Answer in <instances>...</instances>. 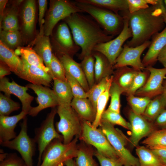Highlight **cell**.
<instances>
[{
	"instance_id": "1",
	"label": "cell",
	"mask_w": 166,
	"mask_h": 166,
	"mask_svg": "<svg viewBox=\"0 0 166 166\" xmlns=\"http://www.w3.org/2000/svg\"><path fill=\"white\" fill-rule=\"evenodd\" d=\"M128 17L132 32L131 39L126 44L131 47L140 45L163 30L166 23V8L164 1L132 14L128 10L121 11Z\"/></svg>"
},
{
	"instance_id": "2",
	"label": "cell",
	"mask_w": 166,
	"mask_h": 166,
	"mask_svg": "<svg viewBox=\"0 0 166 166\" xmlns=\"http://www.w3.org/2000/svg\"><path fill=\"white\" fill-rule=\"evenodd\" d=\"M81 13L72 14L64 20L71 30L74 42L81 49L79 58L82 60L92 54L96 45L114 36L108 34L94 19Z\"/></svg>"
},
{
	"instance_id": "3",
	"label": "cell",
	"mask_w": 166,
	"mask_h": 166,
	"mask_svg": "<svg viewBox=\"0 0 166 166\" xmlns=\"http://www.w3.org/2000/svg\"><path fill=\"white\" fill-rule=\"evenodd\" d=\"M75 2L83 12L89 14L108 34L114 36L118 35L122 30L124 19L120 14L77 0Z\"/></svg>"
},
{
	"instance_id": "4",
	"label": "cell",
	"mask_w": 166,
	"mask_h": 166,
	"mask_svg": "<svg viewBox=\"0 0 166 166\" xmlns=\"http://www.w3.org/2000/svg\"><path fill=\"white\" fill-rule=\"evenodd\" d=\"M99 126L124 166H140L138 159L126 148L129 139L121 130L103 119Z\"/></svg>"
},
{
	"instance_id": "5",
	"label": "cell",
	"mask_w": 166,
	"mask_h": 166,
	"mask_svg": "<svg viewBox=\"0 0 166 166\" xmlns=\"http://www.w3.org/2000/svg\"><path fill=\"white\" fill-rule=\"evenodd\" d=\"M78 137L76 136L67 144L60 139L53 140L44 151L42 157V162L39 166H58L68 159L76 157Z\"/></svg>"
},
{
	"instance_id": "6",
	"label": "cell",
	"mask_w": 166,
	"mask_h": 166,
	"mask_svg": "<svg viewBox=\"0 0 166 166\" xmlns=\"http://www.w3.org/2000/svg\"><path fill=\"white\" fill-rule=\"evenodd\" d=\"M57 113L60 120L56 123V130L61 134L63 143L68 144L74 136H80L82 131L81 120L71 106L58 105Z\"/></svg>"
},
{
	"instance_id": "7",
	"label": "cell",
	"mask_w": 166,
	"mask_h": 166,
	"mask_svg": "<svg viewBox=\"0 0 166 166\" xmlns=\"http://www.w3.org/2000/svg\"><path fill=\"white\" fill-rule=\"evenodd\" d=\"M83 12L75 2L67 0H52L43 27L44 35L49 36L52 34L54 28L61 20L71 14Z\"/></svg>"
},
{
	"instance_id": "8",
	"label": "cell",
	"mask_w": 166,
	"mask_h": 166,
	"mask_svg": "<svg viewBox=\"0 0 166 166\" xmlns=\"http://www.w3.org/2000/svg\"><path fill=\"white\" fill-rule=\"evenodd\" d=\"M81 121L82 131L79 137L85 143L94 147L102 155L112 159L119 158L100 128H94L89 122Z\"/></svg>"
},
{
	"instance_id": "9",
	"label": "cell",
	"mask_w": 166,
	"mask_h": 166,
	"mask_svg": "<svg viewBox=\"0 0 166 166\" xmlns=\"http://www.w3.org/2000/svg\"><path fill=\"white\" fill-rule=\"evenodd\" d=\"M27 121L26 117L20 124L19 134L14 139L0 144L3 147L18 151L27 166H33L32 157L35 153L36 143L34 138H30L27 134Z\"/></svg>"
},
{
	"instance_id": "10",
	"label": "cell",
	"mask_w": 166,
	"mask_h": 166,
	"mask_svg": "<svg viewBox=\"0 0 166 166\" xmlns=\"http://www.w3.org/2000/svg\"><path fill=\"white\" fill-rule=\"evenodd\" d=\"M57 113V109L52 108L40 126L35 130L34 139L37 144L39 152L37 166L41 164L42 154L45 149L53 140L58 139L63 141L62 136L56 130L54 125V119Z\"/></svg>"
},
{
	"instance_id": "11",
	"label": "cell",
	"mask_w": 166,
	"mask_h": 166,
	"mask_svg": "<svg viewBox=\"0 0 166 166\" xmlns=\"http://www.w3.org/2000/svg\"><path fill=\"white\" fill-rule=\"evenodd\" d=\"M123 14L121 16L124 19V26L121 33L116 38L97 45L93 50V51L100 52L105 56L113 66L123 49L124 43L128 39L132 37L128 17L125 14Z\"/></svg>"
},
{
	"instance_id": "12",
	"label": "cell",
	"mask_w": 166,
	"mask_h": 166,
	"mask_svg": "<svg viewBox=\"0 0 166 166\" xmlns=\"http://www.w3.org/2000/svg\"><path fill=\"white\" fill-rule=\"evenodd\" d=\"M36 1L25 0L19 7V30L23 42L27 43L32 39L35 34L36 14Z\"/></svg>"
},
{
	"instance_id": "13",
	"label": "cell",
	"mask_w": 166,
	"mask_h": 166,
	"mask_svg": "<svg viewBox=\"0 0 166 166\" xmlns=\"http://www.w3.org/2000/svg\"><path fill=\"white\" fill-rule=\"evenodd\" d=\"M128 117L131 131L128 142L132 148L136 147L142 138L148 136L158 129L153 122L142 115L135 113L131 109L128 112Z\"/></svg>"
},
{
	"instance_id": "14",
	"label": "cell",
	"mask_w": 166,
	"mask_h": 166,
	"mask_svg": "<svg viewBox=\"0 0 166 166\" xmlns=\"http://www.w3.org/2000/svg\"><path fill=\"white\" fill-rule=\"evenodd\" d=\"M151 41L146 42L141 45L135 47H130L126 44L115 61L114 69L130 66L139 71L144 70L145 67L142 62L140 57L144 51L149 47Z\"/></svg>"
},
{
	"instance_id": "15",
	"label": "cell",
	"mask_w": 166,
	"mask_h": 166,
	"mask_svg": "<svg viewBox=\"0 0 166 166\" xmlns=\"http://www.w3.org/2000/svg\"><path fill=\"white\" fill-rule=\"evenodd\" d=\"M145 69L149 71V76L144 85L136 92L134 95L151 99L164 92L163 83L166 75V68L158 69L150 66Z\"/></svg>"
},
{
	"instance_id": "16",
	"label": "cell",
	"mask_w": 166,
	"mask_h": 166,
	"mask_svg": "<svg viewBox=\"0 0 166 166\" xmlns=\"http://www.w3.org/2000/svg\"><path fill=\"white\" fill-rule=\"evenodd\" d=\"M54 43L56 56L65 54L73 57L80 49L74 42L69 26L65 22L58 26Z\"/></svg>"
},
{
	"instance_id": "17",
	"label": "cell",
	"mask_w": 166,
	"mask_h": 166,
	"mask_svg": "<svg viewBox=\"0 0 166 166\" xmlns=\"http://www.w3.org/2000/svg\"><path fill=\"white\" fill-rule=\"evenodd\" d=\"M26 86L34 91L37 96L36 100L38 105L31 107L28 113L30 116H36L45 109L54 108L58 105L57 100L53 90L48 87L32 83L28 84Z\"/></svg>"
},
{
	"instance_id": "18",
	"label": "cell",
	"mask_w": 166,
	"mask_h": 166,
	"mask_svg": "<svg viewBox=\"0 0 166 166\" xmlns=\"http://www.w3.org/2000/svg\"><path fill=\"white\" fill-rule=\"evenodd\" d=\"M28 88L20 85L14 80L10 82L9 79L5 77L0 79V91L4 93V95L10 97L11 94L16 96L20 101L22 104V110L28 114L32 107L31 103L34 97L27 93Z\"/></svg>"
},
{
	"instance_id": "19",
	"label": "cell",
	"mask_w": 166,
	"mask_h": 166,
	"mask_svg": "<svg viewBox=\"0 0 166 166\" xmlns=\"http://www.w3.org/2000/svg\"><path fill=\"white\" fill-rule=\"evenodd\" d=\"M23 63V69L17 75L20 78L36 85L50 86L52 78L51 75L42 69L28 63L21 57Z\"/></svg>"
},
{
	"instance_id": "20",
	"label": "cell",
	"mask_w": 166,
	"mask_h": 166,
	"mask_svg": "<svg viewBox=\"0 0 166 166\" xmlns=\"http://www.w3.org/2000/svg\"><path fill=\"white\" fill-rule=\"evenodd\" d=\"M56 56L62 64L65 72L76 79L85 91L88 92L90 88L80 63L67 55L63 54Z\"/></svg>"
},
{
	"instance_id": "21",
	"label": "cell",
	"mask_w": 166,
	"mask_h": 166,
	"mask_svg": "<svg viewBox=\"0 0 166 166\" xmlns=\"http://www.w3.org/2000/svg\"><path fill=\"white\" fill-rule=\"evenodd\" d=\"M152 37L148 51L142 60L145 68L156 62L159 53L166 45V26Z\"/></svg>"
},
{
	"instance_id": "22",
	"label": "cell",
	"mask_w": 166,
	"mask_h": 166,
	"mask_svg": "<svg viewBox=\"0 0 166 166\" xmlns=\"http://www.w3.org/2000/svg\"><path fill=\"white\" fill-rule=\"evenodd\" d=\"M27 114L22 110L19 114L11 116L0 115V143L12 140L17 136L14 131L17 124Z\"/></svg>"
},
{
	"instance_id": "23",
	"label": "cell",
	"mask_w": 166,
	"mask_h": 166,
	"mask_svg": "<svg viewBox=\"0 0 166 166\" xmlns=\"http://www.w3.org/2000/svg\"><path fill=\"white\" fill-rule=\"evenodd\" d=\"M24 0H15L6 7L3 17L0 20V31H13L19 30L18 12Z\"/></svg>"
},
{
	"instance_id": "24",
	"label": "cell",
	"mask_w": 166,
	"mask_h": 166,
	"mask_svg": "<svg viewBox=\"0 0 166 166\" xmlns=\"http://www.w3.org/2000/svg\"><path fill=\"white\" fill-rule=\"evenodd\" d=\"M32 44L34 45L33 49L42 58L46 67L49 69L53 53L49 36L44 35L43 31H40Z\"/></svg>"
},
{
	"instance_id": "25",
	"label": "cell",
	"mask_w": 166,
	"mask_h": 166,
	"mask_svg": "<svg viewBox=\"0 0 166 166\" xmlns=\"http://www.w3.org/2000/svg\"><path fill=\"white\" fill-rule=\"evenodd\" d=\"M71 106L81 120L91 123L94 121L96 111L91 102L87 98L73 97Z\"/></svg>"
},
{
	"instance_id": "26",
	"label": "cell",
	"mask_w": 166,
	"mask_h": 166,
	"mask_svg": "<svg viewBox=\"0 0 166 166\" xmlns=\"http://www.w3.org/2000/svg\"><path fill=\"white\" fill-rule=\"evenodd\" d=\"M0 59L9 68L10 71L17 76L22 70V60L15 51L6 46L0 41Z\"/></svg>"
},
{
	"instance_id": "27",
	"label": "cell",
	"mask_w": 166,
	"mask_h": 166,
	"mask_svg": "<svg viewBox=\"0 0 166 166\" xmlns=\"http://www.w3.org/2000/svg\"><path fill=\"white\" fill-rule=\"evenodd\" d=\"M92 55L95 58L94 74L95 84L107 77L112 75L114 73L113 65L106 57L98 52L93 51Z\"/></svg>"
},
{
	"instance_id": "28",
	"label": "cell",
	"mask_w": 166,
	"mask_h": 166,
	"mask_svg": "<svg viewBox=\"0 0 166 166\" xmlns=\"http://www.w3.org/2000/svg\"><path fill=\"white\" fill-rule=\"evenodd\" d=\"M116 69L113 75V81L124 90V93L131 86L136 76L140 71L128 66Z\"/></svg>"
},
{
	"instance_id": "29",
	"label": "cell",
	"mask_w": 166,
	"mask_h": 166,
	"mask_svg": "<svg viewBox=\"0 0 166 166\" xmlns=\"http://www.w3.org/2000/svg\"><path fill=\"white\" fill-rule=\"evenodd\" d=\"M53 91L57 97L58 105L65 107L71 106L73 98L70 85L67 81L54 79Z\"/></svg>"
},
{
	"instance_id": "30",
	"label": "cell",
	"mask_w": 166,
	"mask_h": 166,
	"mask_svg": "<svg viewBox=\"0 0 166 166\" xmlns=\"http://www.w3.org/2000/svg\"><path fill=\"white\" fill-rule=\"evenodd\" d=\"M148 105L143 116L154 122L159 115L166 109V99L163 93L155 97Z\"/></svg>"
},
{
	"instance_id": "31",
	"label": "cell",
	"mask_w": 166,
	"mask_h": 166,
	"mask_svg": "<svg viewBox=\"0 0 166 166\" xmlns=\"http://www.w3.org/2000/svg\"><path fill=\"white\" fill-rule=\"evenodd\" d=\"M111 11L119 14V11L128 10L127 0H77Z\"/></svg>"
},
{
	"instance_id": "32",
	"label": "cell",
	"mask_w": 166,
	"mask_h": 166,
	"mask_svg": "<svg viewBox=\"0 0 166 166\" xmlns=\"http://www.w3.org/2000/svg\"><path fill=\"white\" fill-rule=\"evenodd\" d=\"M29 64L40 68L50 74L49 70L45 66L43 60L34 49L30 46L19 47L15 51Z\"/></svg>"
},
{
	"instance_id": "33",
	"label": "cell",
	"mask_w": 166,
	"mask_h": 166,
	"mask_svg": "<svg viewBox=\"0 0 166 166\" xmlns=\"http://www.w3.org/2000/svg\"><path fill=\"white\" fill-rule=\"evenodd\" d=\"M136 151L139 158L140 166H163L156 156L150 148L138 145L136 147Z\"/></svg>"
},
{
	"instance_id": "34",
	"label": "cell",
	"mask_w": 166,
	"mask_h": 166,
	"mask_svg": "<svg viewBox=\"0 0 166 166\" xmlns=\"http://www.w3.org/2000/svg\"><path fill=\"white\" fill-rule=\"evenodd\" d=\"M113 75L107 77L95 85L86 92L87 98L90 101L96 111L97 100L99 97L110 86L113 80Z\"/></svg>"
},
{
	"instance_id": "35",
	"label": "cell",
	"mask_w": 166,
	"mask_h": 166,
	"mask_svg": "<svg viewBox=\"0 0 166 166\" xmlns=\"http://www.w3.org/2000/svg\"><path fill=\"white\" fill-rule=\"evenodd\" d=\"M0 41L9 48L16 49L21 46L23 40L19 30L13 31H0Z\"/></svg>"
},
{
	"instance_id": "36",
	"label": "cell",
	"mask_w": 166,
	"mask_h": 166,
	"mask_svg": "<svg viewBox=\"0 0 166 166\" xmlns=\"http://www.w3.org/2000/svg\"><path fill=\"white\" fill-rule=\"evenodd\" d=\"M124 90L116 83L112 81L109 90L110 102L107 109L114 112L120 113V96L124 93Z\"/></svg>"
},
{
	"instance_id": "37",
	"label": "cell",
	"mask_w": 166,
	"mask_h": 166,
	"mask_svg": "<svg viewBox=\"0 0 166 166\" xmlns=\"http://www.w3.org/2000/svg\"><path fill=\"white\" fill-rule=\"evenodd\" d=\"M95 58L92 54L84 57L80 63L90 89L95 84Z\"/></svg>"
},
{
	"instance_id": "38",
	"label": "cell",
	"mask_w": 166,
	"mask_h": 166,
	"mask_svg": "<svg viewBox=\"0 0 166 166\" xmlns=\"http://www.w3.org/2000/svg\"><path fill=\"white\" fill-rule=\"evenodd\" d=\"M141 143L149 148L156 146L166 147V128L154 131Z\"/></svg>"
},
{
	"instance_id": "39",
	"label": "cell",
	"mask_w": 166,
	"mask_h": 166,
	"mask_svg": "<svg viewBox=\"0 0 166 166\" xmlns=\"http://www.w3.org/2000/svg\"><path fill=\"white\" fill-rule=\"evenodd\" d=\"M127 100L131 109L135 113L143 115L151 99L147 97H139L134 95L127 96Z\"/></svg>"
},
{
	"instance_id": "40",
	"label": "cell",
	"mask_w": 166,
	"mask_h": 166,
	"mask_svg": "<svg viewBox=\"0 0 166 166\" xmlns=\"http://www.w3.org/2000/svg\"><path fill=\"white\" fill-rule=\"evenodd\" d=\"M93 153L85 147L77 148L75 162L76 166H98Z\"/></svg>"
},
{
	"instance_id": "41",
	"label": "cell",
	"mask_w": 166,
	"mask_h": 166,
	"mask_svg": "<svg viewBox=\"0 0 166 166\" xmlns=\"http://www.w3.org/2000/svg\"><path fill=\"white\" fill-rule=\"evenodd\" d=\"M20 108V104L10 97L1 93H0V115L9 116L12 112Z\"/></svg>"
},
{
	"instance_id": "42",
	"label": "cell",
	"mask_w": 166,
	"mask_h": 166,
	"mask_svg": "<svg viewBox=\"0 0 166 166\" xmlns=\"http://www.w3.org/2000/svg\"><path fill=\"white\" fill-rule=\"evenodd\" d=\"M50 74L54 79L66 81L65 71L58 58L53 53L49 66Z\"/></svg>"
},
{
	"instance_id": "43",
	"label": "cell",
	"mask_w": 166,
	"mask_h": 166,
	"mask_svg": "<svg viewBox=\"0 0 166 166\" xmlns=\"http://www.w3.org/2000/svg\"><path fill=\"white\" fill-rule=\"evenodd\" d=\"M110 86L99 97L97 100L96 116L92 123L93 127L94 128H97L100 124L102 115L105 110L109 97V90Z\"/></svg>"
},
{
	"instance_id": "44",
	"label": "cell",
	"mask_w": 166,
	"mask_h": 166,
	"mask_svg": "<svg viewBox=\"0 0 166 166\" xmlns=\"http://www.w3.org/2000/svg\"><path fill=\"white\" fill-rule=\"evenodd\" d=\"M101 119L105 120L112 124L117 125L124 128L130 130V125L121 116L120 113L111 111L108 109L105 110L101 116Z\"/></svg>"
},
{
	"instance_id": "45",
	"label": "cell",
	"mask_w": 166,
	"mask_h": 166,
	"mask_svg": "<svg viewBox=\"0 0 166 166\" xmlns=\"http://www.w3.org/2000/svg\"><path fill=\"white\" fill-rule=\"evenodd\" d=\"M149 74V71L145 69L144 71H139L135 77L131 86L124 93L127 96L134 95L136 92L145 84Z\"/></svg>"
},
{
	"instance_id": "46",
	"label": "cell",
	"mask_w": 166,
	"mask_h": 166,
	"mask_svg": "<svg viewBox=\"0 0 166 166\" xmlns=\"http://www.w3.org/2000/svg\"><path fill=\"white\" fill-rule=\"evenodd\" d=\"M65 76L67 81L70 87L73 97L87 98L86 92L79 83L76 79L66 72Z\"/></svg>"
},
{
	"instance_id": "47",
	"label": "cell",
	"mask_w": 166,
	"mask_h": 166,
	"mask_svg": "<svg viewBox=\"0 0 166 166\" xmlns=\"http://www.w3.org/2000/svg\"><path fill=\"white\" fill-rule=\"evenodd\" d=\"M127 1L128 11L130 14H132L148 8L149 4L156 5L158 0H127Z\"/></svg>"
},
{
	"instance_id": "48",
	"label": "cell",
	"mask_w": 166,
	"mask_h": 166,
	"mask_svg": "<svg viewBox=\"0 0 166 166\" xmlns=\"http://www.w3.org/2000/svg\"><path fill=\"white\" fill-rule=\"evenodd\" d=\"M0 166H27L23 159L17 154H7L6 158L0 162Z\"/></svg>"
},
{
	"instance_id": "49",
	"label": "cell",
	"mask_w": 166,
	"mask_h": 166,
	"mask_svg": "<svg viewBox=\"0 0 166 166\" xmlns=\"http://www.w3.org/2000/svg\"><path fill=\"white\" fill-rule=\"evenodd\" d=\"M93 154L98 159L101 166H122L124 165L120 159H112L104 156L97 150L93 152Z\"/></svg>"
},
{
	"instance_id": "50",
	"label": "cell",
	"mask_w": 166,
	"mask_h": 166,
	"mask_svg": "<svg viewBox=\"0 0 166 166\" xmlns=\"http://www.w3.org/2000/svg\"><path fill=\"white\" fill-rule=\"evenodd\" d=\"M39 14H38V24L40 27V30L43 29V27L45 23L44 17L46 11L47 1L46 0H38Z\"/></svg>"
},
{
	"instance_id": "51",
	"label": "cell",
	"mask_w": 166,
	"mask_h": 166,
	"mask_svg": "<svg viewBox=\"0 0 166 166\" xmlns=\"http://www.w3.org/2000/svg\"><path fill=\"white\" fill-rule=\"evenodd\" d=\"M149 148L156 156L163 165H166V148L162 146H156Z\"/></svg>"
},
{
	"instance_id": "52",
	"label": "cell",
	"mask_w": 166,
	"mask_h": 166,
	"mask_svg": "<svg viewBox=\"0 0 166 166\" xmlns=\"http://www.w3.org/2000/svg\"><path fill=\"white\" fill-rule=\"evenodd\" d=\"M154 123L158 129L166 128V109L159 115Z\"/></svg>"
},
{
	"instance_id": "53",
	"label": "cell",
	"mask_w": 166,
	"mask_h": 166,
	"mask_svg": "<svg viewBox=\"0 0 166 166\" xmlns=\"http://www.w3.org/2000/svg\"><path fill=\"white\" fill-rule=\"evenodd\" d=\"M11 71L9 67L4 62L0 61V79L5 76L11 74Z\"/></svg>"
},
{
	"instance_id": "54",
	"label": "cell",
	"mask_w": 166,
	"mask_h": 166,
	"mask_svg": "<svg viewBox=\"0 0 166 166\" xmlns=\"http://www.w3.org/2000/svg\"><path fill=\"white\" fill-rule=\"evenodd\" d=\"M157 60L162 65L164 68H166V45L159 53Z\"/></svg>"
},
{
	"instance_id": "55",
	"label": "cell",
	"mask_w": 166,
	"mask_h": 166,
	"mask_svg": "<svg viewBox=\"0 0 166 166\" xmlns=\"http://www.w3.org/2000/svg\"><path fill=\"white\" fill-rule=\"evenodd\" d=\"M8 1L7 0H0V20L2 18Z\"/></svg>"
},
{
	"instance_id": "56",
	"label": "cell",
	"mask_w": 166,
	"mask_h": 166,
	"mask_svg": "<svg viewBox=\"0 0 166 166\" xmlns=\"http://www.w3.org/2000/svg\"><path fill=\"white\" fill-rule=\"evenodd\" d=\"M64 164L66 166H76L75 162L73 160V158L68 159L64 162Z\"/></svg>"
},
{
	"instance_id": "57",
	"label": "cell",
	"mask_w": 166,
	"mask_h": 166,
	"mask_svg": "<svg viewBox=\"0 0 166 166\" xmlns=\"http://www.w3.org/2000/svg\"><path fill=\"white\" fill-rule=\"evenodd\" d=\"M163 85L164 87V92L163 93L166 99V80L164 81Z\"/></svg>"
},
{
	"instance_id": "58",
	"label": "cell",
	"mask_w": 166,
	"mask_h": 166,
	"mask_svg": "<svg viewBox=\"0 0 166 166\" xmlns=\"http://www.w3.org/2000/svg\"><path fill=\"white\" fill-rule=\"evenodd\" d=\"M7 155V153H2L0 155V162L3 161L6 157Z\"/></svg>"
},
{
	"instance_id": "59",
	"label": "cell",
	"mask_w": 166,
	"mask_h": 166,
	"mask_svg": "<svg viewBox=\"0 0 166 166\" xmlns=\"http://www.w3.org/2000/svg\"><path fill=\"white\" fill-rule=\"evenodd\" d=\"M64 163H62L60 164L58 166H63Z\"/></svg>"
},
{
	"instance_id": "60",
	"label": "cell",
	"mask_w": 166,
	"mask_h": 166,
	"mask_svg": "<svg viewBox=\"0 0 166 166\" xmlns=\"http://www.w3.org/2000/svg\"><path fill=\"white\" fill-rule=\"evenodd\" d=\"M164 5L166 6V0H164Z\"/></svg>"
},
{
	"instance_id": "61",
	"label": "cell",
	"mask_w": 166,
	"mask_h": 166,
	"mask_svg": "<svg viewBox=\"0 0 166 166\" xmlns=\"http://www.w3.org/2000/svg\"><path fill=\"white\" fill-rule=\"evenodd\" d=\"M128 166V165H125V166Z\"/></svg>"
},
{
	"instance_id": "62",
	"label": "cell",
	"mask_w": 166,
	"mask_h": 166,
	"mask_svg": "<svg viewBox=\"0 0 166 166\" xmlns=\"http://www.w3.org/2000/svg\"><path fill=\"white\" fill-rule=\"evenodd\" d=\"M164 147L166 148V147H165V146H164Z\"/></svg>"
},
{
	"instance_id": "63",
	"label": "cell",
	"mask_w": 166,
	"mask_h": 166,
	"mask_svg": "<svg viewBox=\"0 0 166 166\" xmlns=\"http://www.w3.org/2000/svg\"><path fill=\"white\" fill-rule=\"evenodd\" d=\"M166 166V165H163V166Z\"/></svg>"
}]
</instances>
